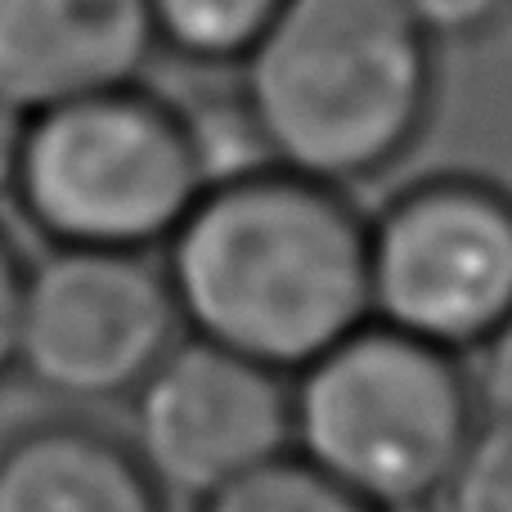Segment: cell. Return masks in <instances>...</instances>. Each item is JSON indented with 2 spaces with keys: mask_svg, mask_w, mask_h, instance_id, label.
Returning <instances> with one entry per match:
<instances>
[{
  "mask_svg": "<svg viewBox=\"0 0 512 512\" xmlns=\"http://www.w3.org/2000/svg\"><path fill=\"white\" fill-rule=\"evenodd\" d=\"M207 185L194 113L135 81L27 117L9 203L45 248L149 256Z\"/></svg>",
  "mask_w": 512,
  "mask_h": 512,
  "instance_id": "obj_4",
  "label": "cell"
},
{
  "mask_svg": "<svg viewBox=\"0 0 512 512\" xmlns=\"http://www.w3.org/2000/svg\"><path fill=\"white\" fill-rule=\"evenodd\" d=\"M180 328L301 373L369 324V216L274 162L216 176L162 248Z\"/></svg>",
  "mask_w": 512,
  "mask_h": 512,
  "instance_id": "obj_1",
  "label": "cell"
},
{
  "mask_svg": "<svg viewBox=\"0 0 512 512\" xmlns=\"http://www.w3.org/2000/svg\"><path fill=\"white\" fill-rule=\"evenodd\" d=\"M185 337L162 261L50 248L27 261L14 373L63 405L131 400Z\"/></svg>",
  "mask_w": 512,
  "mask_h": 512,
  "instance_id": "obj_6",
  "label": "cell"
},
{
  "mask_svg": "<svg viewBox=\"0 0 512 512\" xmlns=\"http://www.w3.org/2000/svg\"><path fill=\"white\" fill-rule=\"evenodd\" d=\"M512 315V189L472 171L409 180L369 221V319L450 355Z\"/></svg>",
  "mask_w": 512,
  "mask_h": 512,
  "instance_id": "obj_5",
  "label": "cell"
},
{
  "mask_svg": "<svg viewBox=\"0 0 512 512\" xmlns=\"http://www.w3.org/2000/svg\"><path fill=\"white\" fill-rule=\"evenodd\" d=\"M477 423L463 355L373 319L292 373V454L378 512L432 508Z\"/></svg>",
  "mask_w": 512,
  "mask_h": 512,
  "instance_id": "obj_3",
  "label": "cell"
},
{
  "mask_svg": "<svg viewBox=\"0 0 512 512\" xmlns=\"http://www.w3.org/2000/svg\"><path fill=\"white\" fill-rule=\"evenodd\" d=\"M23 279L27 261L0 230V382L14 378V351H18V306H23Z\"/></svg>",
  "mask_w": 512,
  "mask_h": 512,
  "instance_id": "obj_15",
  "label": "cell"
},
{
  "mask_svg": "<svg viewBox=\"0 0 512 512\" xmlns=\"http://www.w3.org/2000/svg\"><path fill=\"white\" fill-rule=\"evenodd\" d=\"M126 441L162 495L198 504L292 454V382L185 333L131 396Z\"/></svg>",
  "mask_w": 512,
  "mask_h": 512,
  "instance_id": "obj_7",
  "label": "cell"
},
{
  "mask_svg": "<svg viewBox=\"0 0 512 512\" xmlns=\"http://www.w3.org/2000/svg\"><path fill=\"white\" fill-rule=\"evenodd\" d=\"M432 41H468L499 23L512 0H400Z\"/></svg>",
  "mask_w": 512,
  "mask_h": 512,
  "instance_id": "obj_13",
  "label": "cell"
},
{
  "mask_svg": "<svg viewBox=\"0 0 512 512\" xmlns=\"http://www.w3.org/2000/svg\"><path fill=\"white\" fill-rule=\"evenodd\" d=\"M472 387H477L481 414H495V418H508L512 423V315L486 337V346L477 351Z\"/></svg>",
  "mask_w": 512,
  "mask_h": 512,
  "instance_id": "obj_14",
  "label": "cell"
},
{
  "mask_svg": "<svg viewBox=\"0 0 512 512\" xmlns=\"http://www.w3.org/2000/svg\"><path fill=\"white\" fill-rule=\"evenodd\" d=\"M0 512H171L122 432L45 414L0 436Z\"/></svg>",
  "mask_w": 512,
  "mask_h": 512,
  "instance_id": "obj_9",
  "label": "cell"
},
{
  "mask_svg": "<svg viewBox=\"0 0 512 512\" xmlns=\"http://www.w3.org/2000/svg\"><path fill=\"white\" fill-rule=\"evenodd\" d=\"M436 104V41L400 0H283L239 63L261 162L351 189L391 171Z\"/></svg>",
  "mask_w": 512,
  "mask_h": 512,
  "instance_id": "obj_2",
  "label": "cell"
},
{
  "mask_svg": "<svg viewBox=\"0 0 512 512\" xmlns=\"http://www.w3.org/2000/svg\"><path fill=\"white\" fill-rule=\"evenodd\" d=\"M194 512H378V508L355 499L337 481H328L306 459L283 454V459L239 477L234 486L198 499Z\"/></svg>",
  "mask_w": 512,
  "mask_h": 512,
  "instance_id": "obj_11",
  "label": "cell"
},
{
  "mask_svg": "<svg viewBox=\"0 0 512 512\" xmlns=\"http://www.w3.org/2000/svg\"><path fill=\"white\" fill-rule=\"evenodd\" d=\"M153 54L149 0H0V104L23 117L135 86Z\"/></svg>",
  "mask_w": 512,
  "mask_h": 512,
  "instance_id": "obj_8",
  "label": "cell"
},
{
  "mask_svg": "<svg viewBox=\"0 0 512 512\" xmlns=\"http://www.w3.org/2000/svg\"><path fill=\"white\" fill-rule=\"evenodd\" d=\"M23 113H14L9 104H0V203H9L14 194V171H18V149H23Z\"/></svg>",
  "mask_w": 512,
  "mask_h": 512,
  "instance_id": "obj_16",
  "label": "cell"
},
{
  "mask_svg": "<svg viewBox=\"0 0 512 512\" xmlns=\"http://www.w3.org/2000/svg\"><path fill=\"white\" fill-rule=\"evenodd\" d=\"M283 0H149L158 50L198 68H239Z\"/></svg>",
  "mask_w": 512,
  "mask_h": 512,
  "instance_id": "obj_10",
  "label": "cell"
},
{
  "mask_svg": "<svg viewBox=\"0 0 512 512\" xmlns=\"http://www.w3.org/2000/svg\"><path fill=\"white\" fill-rule=\"evenodd\" d=\"M436 512H512V423L481 414L459 463L450 468Z\"/></svg>",
  "mask_w": 512,
  "mask_h": 512,
  "instance_id": "obj_12",
  "label": "cell"
}]
</instances>
